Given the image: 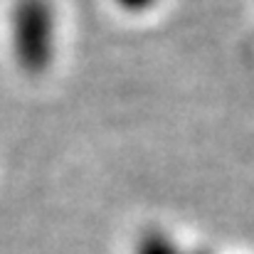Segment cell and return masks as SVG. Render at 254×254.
Listing matches in <instances>:
<instances>
[{
  "mask_svg": "<svg viewBox=\"0 0 254 254\" xmlns=\"http://www.w3.org/2000/svg\"><path fill=\"white\" fill-rule=\"evenodd\" d=\"M12 50L22 67L45 69L57 45V12L52 0H15L10 12Z\"/></svg>",
  "mask_w": 254,
  "mask_h": 254,
  "instance_id": "6da1fadb",
  "label": "cell"
},
{
  "mask_svg": "<svg viewBox=\"0 0 254 254\" xmlns=\"http://www.w3.org/2000/svg\"><path fill=\"white\" fill-rule=\"evenodd\" d=\"M138 254H183L166 235L161 232H151L141 240L138 245ZM195 254H205V252H195Z\"/></svg>",
  "mask_w": 254,
  "mask_h": 254,
  "instance_id": "7a4b0ae2",
  "label": "cell"
},
{
  "mask_svg": "<svg viewBox=\"0 0 254 254\" xmlns=\"http://www.w3.org/2000/svg\"><path fill=\"white\" fill-rule=\"evenodd\" d=\"M114 2H116V7L124 10V12H146V10H151L153 5H158L161 0H114Z\"/></svg>",
  "mask_w": 254,
  "mask_h": 254,
  "instance_id": "3957f363",
  "label": "cell"
}]
</instances>
